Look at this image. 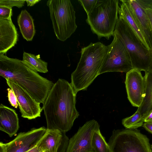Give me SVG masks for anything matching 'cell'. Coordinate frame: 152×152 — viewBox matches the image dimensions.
<instances>
[{"mask_svg":"<svg viewBox=\"0 0 152 152\" xmlns=\"http://www.w3.org/2000/svg\"><path fill=\"white\" fill-rule=\"evenodd\" d=\"M76 93L71 83L59 79L53 86L43 104L47 129L62 133L70 130L79 115L77 110Z\"/></svg>","mask_w":152,"mask_h":152,"instance_id":"6da1fadb","label":"cell"},{"mask_svg":"<svg viewBox=\"0 0 152 152\" xmlns=\"http://www.w3.org/2000/svg\"><path fill=\"white\" fill-rule=\"evenodd\" d=\"M0 75L18 85L36 101L43 104L54 84L40 75L22 60L1 54Z\"/></svg>","mask_w":152,"mask_h":152,"instance_id":"7a4b0ae2","label":"cell"},{"mask_svg":"<svg viewBox=\"0 0 152 152\" xmlns=\"http://www.w3.org/2000/svg\"><path fill=\"white\" fill-rule=\"evenodd\" d=\"M107 49V46L100 42L91 43L81 49L79 61L71 76V84L76 93L86 90L99 75Z\"/></svg>","mask_w":152,"mask_h":152,"instance_id":"3957f363","label":"cell"},{"mask_svg":"<svg viewBox=\"0 0 152 152\" xmlns=\"http://www.w3.org/2000/svg\"><path fill=\"white\" fill-rule=\"evenodd\" d=\"M118 0H97L86 21L92 31L99 39L104 37L109 39L114 36L116 24L118 19Z\"/></svg>","mask_w":152,"mask_h":152,"instance_id":"277c9868","label":"cell"},{"mask_svg":"<svg viewBox=\"0 0 152 152\" xmlns=\"http://www.w3.org/2000/svg\"><path fill=\"white\" fill-rule=\"evenodd\" d=\"M123 42L130 56L134 69L149 72L151 58L150 50L145 47L123 19L118 18L114 35Z\"/></svg>","mask_w":152,"mask_h":152,"instance_id":"5b68a950","label":"cell"},{"mask_svg":"<svg viewBox=\"0 0 152 152\" xmlns=\"http://www.w3.org/2000/svg\"><path fill=\"white\" fill-rule=\"evenodd\" d=\"M47 5L55 34L58 39L64 41L77 27L73 7L69 0H49Z\"/></svg>","mask_w":152,"mask_h":152,"instance_id":"8992f818","label":"cell"},{"mask_svg":"<svg viewBox=\"0 0 152 152\" xmlns=\"http://www.w3.org/2000/svg\"><path fill=\"white\" fill-rule=\"evenodd\" d=\"M110 152H152L148 138L136 129L114 130L108 143Z\"/></svg>","mask_w":152,"mask_h":152,"instance_id":"52a82bcc","label":"cell"},{"mask_svg":"<svg viewBox=\"0 0 152 152\" xmlns=\"http://www.w3.org/2000/svg\"><path fill=\"white\" fill-rule=\"evenodd\" d=\"M107 46V52L99 75L109 72L127 73L134 69L128 52L121 41L115 35Z\"/></svg>","mask_w":152,"mask_h":152,"instance_id":"ba28073f","label":"cell"},{"mask_svg":"<svg viewBox=\"0 0 152 152\" xmlns=\"http://www.w3.org/2000/svg\"><path fill=\"white\" fill-rule=\"evenodd\" d=\"M44 127L33 128L27 132L19 133L12 141L0 142V152H26L36 145L45 133Z\"/></svg>","mask_w":152,"mask_h":152,"instance_id":"9c48e42d","label":"cell"},{"mask_svg":"<svg viewBox=\"0 0 152 152\" xmlns=\"http://www.w3.org/2000/svg\"><path fill=\"white\" fill-rule=\"evenodd\" d=\"M99 127L94 120L86 122L69 139L66 152H94L92 145V137Z\"/></svg>","mask_w":152,"mask_h":152,"instance_id":"30bf717a","label":"cell"},{"mask_svg":"<svg viewBox=\"0 0 152 152\" xmlns=\"http://www.w3.org/2000/svg\"><path fill=\"white\" fill-rule=\"evenodd\" d=\"M6 80L7 85L16 96L22 117L29 120L40 117L42 110L40 104L18 85L10 80Z\"/></svg>","mask_w":152,"mask_h":152,"instance_id":"8fae6325","label":"cell"},{"mask_svg":"<svg viewBox=\"0 0 152 152\" xmlns=\"http://www.w3.org/2000/svg\"><path fill=\"white\" fill-rule=\"evenodd\" d=\"M125 84L127 98L132 105L139 107L145 95L146 79L141 71L133 69L126 73Z\"/></svg>","mask_w":152,"mask_h":152,"instance_id":"7c38bea8","label":"cell"},{"mask_svg":"<svg viewBox=\"0 0 152 152\" xmlns=\"http://www.w3.org/2000/svg\"><path fill=\"white\" fill-rule=\"evenodd\" d=\"M18 32L12 19L0 18V54H4L16 44Z\"/></svg>","mask_w":152,"mask_h":152,"instance_id":"4fadbf2b","label":"cell"},{"mask_svg":"<svg viewBox=\"0 0 152 152\" xmlns=\"http://www.w3.org/2000/svg\"><path fill=\"white\" fill-rule=\"evenodd\" d=\"M19 128L17 114L14 109L1 104L0 105V130L11 137Z\"/></svg>","mask_w":152,"mask_h":152,"instance_id":"5bb4252c","label":"cell"},{"mask_svg":"<svg viewBox=\"0 0 152 152\" xmlns=\"http://www.w3.org/2000/svg\"><path fill=\"white\" fill-rule=\"evenodd\" d=\"M150 50L152 48V28L145 10L136 0H128Z\"/></svg>","mask_w":152,"mask_h":152,"instance_id":"9a60e30c","label":"cell"},{"mask_svg":"<svg viewBox=\"0 0 152 152\" xmlns=\"http://www.w3.org/2000/svg\"><path fill=\"white\" fill-rule=\"evenodd\" d=\"M120 1L121 3L119 7L118 18L126 22L143 45L150 50L128 0Z\"/></svg>","mask_w":152,"mask_h":152,"instance_id":"2e32d148","label":"cell"},{"mask_svg":"<svg viewBox=\"0 0 152 152\" xmlns=\"http://www.w3.org/2000/svg\"><path fill=\"white\" fill-rule=\"evenodd\" d=\"M62 137V133L60 130L46 129L36 145L45 152H57Z\"/></svg>","mask_w":152,"mask_h":152,"instance_id":"e0dca14e","label":"cell"},{"mask_svg":"<svg viewBox=\"0 0 152 152\" xmlns=\"http://www.w3.org/2000/svg\"><path fill=\"white\" fill-rule=\"evenodd\" d=\"M17 23L23 38L31 41L35 33L34 20L26 10H22L17 18Z\"/></svg>","mask_w":152,"mask_h":152,"instance_id":"ac0fdd59","label":"cell"},{"mask_svg":"<svg viewBox=\"0 0 152 152\" xmlns=\"http://www.w3.org/2000/svg\"><path fill=\"white\" fill-rule=\"evenodd\" d=\"M146 87L145 95L142 102L137 110L145 119L152 111V73L145 72Z\"/></svg>","mask_w":152,"mask_h":152,"instance_id":"d6986e66","label":"cell"},{"mask_svg":"<svg viewBox=\"0 0 152 152\" xmlns=\"http://www.w3.org/2000/svg\"><path fill=\"white\" fill-rule=\"evenodd\" d=\"M22 61L37 72L46 73L48 72V63L42 60L39 54L35 55L24 52L23 54Z\"/></svg>","mask_w":152,"mask_h":152,"instance_id":"ffe728a7","label":"cell"},{"mask_svg":"<svg viewBox=\"0 0 152 152\" xmlns=\"http://www.w3.org/2000/svg\"><path fill=\"white\" fill-rule=\"evenodd\" d=\"M92 145L94 152H110V148L99 129L95 131L93 135Z\"/></svg>","mask_w":152,"mask_h":152,"instance_id":"44dd1931","label":"cell"},{"mask_svg":"<svg viewBox=\"0 0 152 152\" xmlns=\"http://www.w3.org/2000/svg\"><path fill=\"white\" fill-rule=\"evenodd\" d=\"M144 122V118L137 110L131 116L123 119L122 121L126 129H136L142 126Z\"/></svg>","mask_w":152,"mask_h":152,"instance_id":"7402d4cb","label":"cell"},{"mask_svg":"<svg viewBox=\"0 0 152 152\" xmlns=\"http://www.w3.org/2000/svg\"><path fill=\"white\" fill-rule=\"evenodd\" d=\"M25 1L24 0H0V6H5L11 8L15 6L20 8L24 6Z\"/></svg>","mask_w":152,"mask_h":152,"instance_id":"603a6c76","label":"cell"},{"mask_svg":"<svg viewBox=\"0 0 152 152\" xmlns=\"http://www.w3.org/2000/svg\"><path fill=\"white\" fill-rule=\"evenodd\" d=\"M78 1L83 7L87 15L94 8L97 3V0H79Z\"/></svg>","mask_w":152,"mask_h":152,"instance_id":"cb8c5ba5","label":"cell"},{"mask_svg":"<svg viewBox=\"0 0 152 152\" xmlns=\"http://www.w3.org/2000/svg\"><path fill=\"white\" fill-rule=\"evenodd\" d=\"M12 15V8L5 6H0V18L6 20L11 19Z\"/></svg>","mask_w":152,"mask_h":152,"instance_id":"d4e9b609","label":"cell"},{"mask_svg":"<svg viewBox=\"0 0 152 152\" xmlns=\"http://www.w3.org/2000/svg\"><path fill=\"white\" fill-rule=\"evenodd\" d=\"M9 101L12 106L17 108L18 106L17 99L14 92L10 88L7 89Z\"/></svg>","mask_w":152,"mask_h":152,"instance_id":"484cf974","label":"cell"},{"mask_svg":"<svg viewBox=\"0 0 152 152\" xmlns=\"http://www.w3.org/2000/svg\"><path fill=\"white\" fill-rule=\"evenodd\" d=\"M63 137L61 144L58 149L57 152H66L69 139L66 134V133H62Z\"/></svg>","mask_w":152,"mask_h":152,"instance_id":"4316f807","label":"cell"},{"mask_svg":"<svg viewBox=\"0 0 152 152\" xmlns=\"http://www.w3.org/2000/svg\"><path fill=\"white\" fill-rule=\"evenodd\" d=\"M136 1L145 10L148 8H152V0H136Z\"/></svg>","mask_w":152,"mask_h":152,"instance_id":"83f0119b","label":"cell"},{"mask_svg":"<svg viewBox=\"0 0 152 152\" xmlns=\"http://www.w3.org/2000/svg\"><path fill=\"white\" fill-rule=\"evenodd\" d=\"M145 11L152 28V8H146L145 9Z\"/></svg>","mask_w":152,"mask_h":152,"instance_id":"f1b7e54d","label":"cell"},{"mask_svg":"<svg viewBox=\"0 0 152 152\" xmlns=\"http://www.w3.org/2000/svg\"><path fill=\"white\" fill-rule=\"evenodd\" d=\"M143 125V127L146 130L152 134V123L145 122Z\"/></svg>","mask_w":152,"mask_h":152,"instance_id":"f546056e","label":"cell"},{"mask_svg":"<svg viewBox=\"0 0 152 152\" xmlns=\"http://www.w3.org/2000/svg\"><path fill=\"white\" fill-rule=\"evenodd\" d=\"M26 152H45L37 147L36 145L27 151Z\"/></svg>","mask_w":152,"mask_h":152,"instance_id":"4dcf8cb0","label":"cell"},{"mask_svg":"<svg viewBox=\"0 0 152 152\" xmlns=\"http://www.w3.org/2000/svg\"><path fill=\"white\" fill-rule=\"evenodd\" d=\"M27 3V6H32L35 4L38 3L41 0H25Z\"/></svg>","mask_w":152,"mask_h":152,"instance_id":"1f68e13d","label":"cell"},{"mask_svg":"<svg viewBox=\"0 0 152 152\" xmlns=\"http://www.w3.org/2000/svg\"><path fill=\"white\" fill-rule=\"evenodd\" d=\"M152 123V111H151L144 119V122Z\"/></svg>","mask_w":152,"mask_h":152,"instance_id":"d6a6232c","label":"cell"},{"mask_svg":"<svg viewBox=\"0 0 152 152\" xmlns=\"http://www.w3.org/2000/svg\"><path fill=\"white\" fill-rule=\"evenodd\" d=\"M150 50L151 53V63L150 71L149 72L152 73V48Z\"/></svg>","mask_w":152,"mask_h":152,"instance_id":"836d02e7","label":"cell"},{"mask_svg":"<svg viewBox=\"0 0 152 152\" xmlns=\"http://www.w3.org/2000/svg\"><path fill=\"white\" fill-rule=\"evenodd\" d=\"M151 149L152 150V145L151 146Z\"/></svg>","mask_w":152,"mask_h":152,"instance_id":"e575fe53","label":"cell"},{"mask_svg":"<svg viewBox=\"0 0 152 152\" xmlns=\"http://www.w3.org/2000/svg\"></svg>","mask_w":152,"mask_h":152,"instance_id":"d590c367","label":"cell"}]
</instances>
